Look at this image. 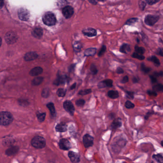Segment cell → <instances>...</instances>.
I'll use <instances>...</instances> for the list:
<instances>
[{
  "label": "cell",
  "mask_w": 163,
  "mask_h": 163,
  "mask_svg": "<svg viewBox=\"0 0 163 163\" xmlns=\"http://www.w3.org/2000/svg\"><path fill=\"white\" fill-rule=\"evenodd\" d=\"M161 145H162V147H163V142L162 141V142H161Z\"/></svg>",
  "instance_id": "obj_58"
},
{
  "label": "cell",
  "mask_w": 163,
  "mask_h": 163,
  "mask_svg": "<svg viewBox=\"0 0 163 163\" xmlns=\"http://www.w3.org/2000/svg\"><path fill=\"white\" fill-rule=\"evenodd\" d=\"M141 70L143 72L145 73V74H147L151 71L152 69L150 67L146 66L145 64L143 63L141 65Z\"/></svg>",
  "instance_id": "obj_27"
},
{
  "label": "cell",
  "mask_w": 163,
  "mask_h": 163,
  "mask_svg": "<svg viewBox=\"0 0 163 163\" xmlns=\"http://www.w3.org/2000/svg\"><path fill=\"white\" fill-rule=\"evenodd\" d=\"M39 121L40 122L44 121L45 118V113H42V114H38L37 115Z\"/></svg>",
  "instance_id": "obj_42"
},
{
  "label": "cell",
  "mask_w": 163,
  "mask_h": 163,
  "mask_svg": "<svg viewBox=\"0 0 163 163\" xmlns=\"http://www.w3.org/2000/svg\"><path fill=\"white\" fill-rule=\"evenodd\" d=\"M151 163H154V162H151Z\"/></svg>",
  "instance_id": "obj_59"
},
{
  "label": "cell",
  "mask_w": 163,
  "mask_h": 163,
  "mask_svg": "<svg viewBox=\"0 0 163 163\" xmlns=\"http://www.w3.org/2000/svg\"><path fill=\"white\" fill-rule=\"evenodd\" d=\"M83 34L89 38H93L97 35V31L95 29L92 27H87L82 30Z\"/></svg>",
  "instance_id": "obj_7"
},
{
  "label": "cell",
  "mask_w": 163,
  "mask_h": 163,
  "mask_svg": "<svg viewBox=\"0 0 163 163\" xmlns=\"http://www.w3.org/2000/svg\"><path fill=\"white\" fill-rule=\"evenodd\" d=\"M135 51L136 53H138L140 55H143V54L146 52V49L143 47H139L138 45H136L135 46Z\"/></svg>",
  "instance_id": "obj_28"
},
{
  "label": "cell",
  "mask_w": 163,
  "mask_h": 163,
  "mask_svg": "<svg viewBox=\"0 0 163 163\" xmlns=\"http://www.w3.org/2000/svg\"><path fill=\"white\" fill-rule=\"evenodd\" d=\"M97 52V49L94 48H90L85 50L84 55L86 56H92L95 55Z\"/></svg>",
  "instance_id": "obj_17"
},
{
  "label": "cell",
  "mask_w": 163,
  "mask_h": 163,
  "mask_svg": "<svg viewBox=\"0 0 163 163\" xmlns=\"http://www.w3.org/2000/svg\"><path fill=\"white\" fill-rule=\"evenodd\" d=\"M137 43H139V40L138 39H137Z\"/></svg>",
  "instance_id": "obj_57"
},
{
  "label": "cell",
  "mask_w": 163,
  "mask_h": 163,
  "mask_svg": "<svg viewBox=\"0 0 163 163\" xmlns=\"http://www.w3.org/2000/svg\"><path fill=\"white\" fill-rule=\"evenodd\" d=\"M2 42V40L1 38H0V46L1 45Z\"/></svg>",
  "instance_id": "obj_56"
},
{
  "label": "cell",
  "mask_w": 163,
  "mask_h": 163,
  "mask_svg": "<svg viewBox=\"0 0 163 163\" xmlns=\"http://www.w3.org/2000/svg\"><path fill=\"white\" fill-rule=\"evenodd\" d=\"M88 2L89 3L93 5H97L98 2L96 1H94V0H89Z\"/></svg>",
  "instance_id": "obj_53"
},
{
  "label": "cell",
  "mask_w": 163,
  "mask_h": 163,
  "mask_svg": "<svg viewBox=\"0 0 163 163\" xmlns=\"http://www.w3.org/2000/svg\"><path fill=\"white\" fill-rule=\"evenodd\" d=\"M153 114L154 111H149V112H148V113H147V115L145 116V117H144V118H145L146 120H147V119L149 118V117H150V116H151V115Z\"/></svg>",
  "instance_id": "obj_51"
},
{
  "label": "cell",
  "mask_w": 163,
  "mask_h": 163,
  "mask_svg": "<svg viewBox=\"0 0 163 163\" xmlns=\"http://www.w3.org/2000/svg\"><path fill=\"white\" fill-rule=\"evenodd\" d=\"M140 81V78L138 77H133V78H132V82L133 83L136 84L139 82Z\"/></svg>",
  "instance_id": "obj_47"
},
{
  "label": "cell",
  "mask_w": 163,
  "mask_h": 163,
  "mask_svg": "<svg viewBox=\"0 0 163 163\" xmlns=\"http://www.w3.org/2000/svg\"><path fill=\"white\" fill-rule=\"evenodd\" d=\"M45 139L40 136L34 137L31 141L32 146L38 149H41L44 147L45 146Z\"/></svg>",
  "instance_id": "obj_3"
},
{
  "label": "cell",
  "mask_w": 163,
  "mask_h": 163,
  "mask_svg": "<svg viewBox=\"0 0 163 163\" xmlns=\"http://www.w3.org/2000/svg\"><path fill=\"white\" fill-rule=\"evenodd\" d=\"M128 82H129V77L127 76H125L121 81V83H126Z\"/></svg>",
  "instance_id": "obj_50"
},
{
  "label": "cell",
  "mask_w": 163,
  "mask_h": 163,
  "mask_svg": "<svg viewBox=\"0 0 163 163\" xmlns=\"http://www.w3.org/2000/svg\"><path fill=\"white\" fill-rule=\"evenodd\" d=\"M43 72L42 68L40 67H36L32 69L30 72V74L32 76H36L41 74Z\"/></svg>",
  "instance_id": "obj_22"
},
{
  "label": "cell",
  "mask_w": 163,
  "mask_h": 163,
  "mask_svg": "<svg viewBox=\"0 0 163 163\" xmlns=\"http://www.w3.org/2000/svg\"><path fill=\"white\" fill-rule=\"evenodd\" d=\"M73 48L76 53H79L82 51V43L79 41H75L73 44Z\"/></svg>",
  "instance_id": "obj_21"
},
{
  "label": "cell",
  "mask_w": 163,
  "mask_h": 163,
  "mask_svg": "<svg viewBox=\"0 0 163 163\" xmlns=\"http://www.w3.org/2000/svg\"><path fill=\"white\" fill-rule=\"evenodd\" d=\"M83 142L86 148H89L93 145L94 138L89 134H86L83 137Z\"/></svg>",
  "instance_id": "obj_10"
},
{
  "label": "cell",
  "mask_w": 163,
  "mask_h": 163,
  "mask_svg": "<svg viewBox=\"0 0 163 163\" xmlns=\"http://www.w3.org/2000/svg\"><path fill=\"white\" fill-rule=\"evenodd\" d=\"M67 90L66 89H59L58 90H57V95H58V96L60 97H64V96L66 95V94Z\"/></svg>",
  "instance_id": "obj_32"
},
{
  "label": "cell",
  "mask_w": 163,
  "mask_h": 163,
  "mask_svg": "<svg viewBox=\"0 0 163 163\" xmlns=\"http://www.w3.org/2000/svg\"><path fill=\"white\" fill-rule=\"evenodd\" d=\"M90 71L91 72V73L93 75H96L98 72V70L97 69L95 64H92L90 66Z\"/></svg>",
  "instance_id": "obj_34"
},
{
  "label": "cell",
  "mask_w": 163,
  "mask_h": 163,
  "mask_svg": "<svg viewBox=\"0 0 163 163\" xmlns=\"http://www.w3.org/2000/svg\"><path fill=\"white\" fill-rule=\"evenodd\" d=\"M116 73L118 74H123L124 73V71L122 68L120 67H117V69H116Z\"/></svg>",
  "instance_id": "obj_48"
},
{
  "label": "cell",
  "mask_w": 163,
  "mask_h": 163,
  "mask_svg": "<svg viewBox=\"0 0 163 163\" xmlns=\"http://www.w3.org/2000/svg\"><path fill=\"white\" fill-rule=\"evenodd\" d=\"M43 81V78L42 77H37L34 78L32 82V83L34 85H39Z\"/></svg>",
  "instance_id": "obj_36"
},
{
  "label": "cell",
  "mask_w": 163,
  "mask_h": 163,
  "mask_svg": "<svg viewBox=\"0 0 163 163\" xmlns=\"http://www.w3.org/2000/svg\"><path fill=\"white\" fill-rule=\"evenodd\" d=\"M6 41L9 44H12L16 42L17 36L14 32H9L5 36Z\"/></svg>",
  "instance_id": "obj_8"
},
{
  "label": "cell",
  "mask_w": 163,
  "mask_h": 163,
  "mask_svg": "<svg viewBox=\"0 0 163 163\" xmlns=\"http://www.w3.org/2000/svg\"><path fill=\"white\" fill-rule=\"evenodd\" d=\"M113 86V81L112 79H106L100 82L98 84V87L99 89L105 88H111Z\"/></svg>",
  "instance_id": "obj_11"
},
{
  "label": "cell",
  "mask_w": 163,
  "mask_h": 163,
  "mask_svg": "<svg viewBox=\"0 0 163 163\" xmlns=\"http://www.w3.org/2000/svg\"><path fill=\"white\" fill-rule=\"evenodd\" d=\"M150 79H151V82L152 84H154V83H157V82H158L157 78L155 77L154 76H151V75H150Z\"/></svg>",
  "instance_id": "obj_46"
},
{
  "label": "cell",
  "mask_w": 163,
  "mask_h": 163,
  "mask_svg": "<svg viewBox=\"0 0 163 163\" xmlns=\"http://www.w3.org/2000/svg\"><path fill=\"white\" fill-rule=\"evenodd\" d=\"M108 97L112 99H116L119 97V92L117 90H111L108 92Z\"/></svg>",
  "instance_id": "obj_23"
},
{
  "label": "cell",
  "mask_w": 163,
  "mask_h": 163,
  "mask_svg": "<svg viewBox=\"0 0 163 163\" xmlns=\"http://www.w3.org/2000/svg\"><path fill=\"white\" fill-rule=\"evenodd\" d=\"M64 109L69 113L71 115H73L75 113V109L74 105L70 100H66L63 103Z\"/></svg>",
  "instance_id": "obj_6"
},
{
  "label": "cell",
  "mask_w": 163,
  "mask_h": 163,
  "mask_svg": "<svg viewBox=\"0 0 163 163\" xmlns=\"http://www.w3.org/2000/svg\"><path fill=\"white\" fill-rule=\"evenodd\" d=\"M154 77H162L163 76V72L160 71L159 72H154Z\"/></svg>",
  "instance_id": "obj_52"
},
{
  "label": "cell",
  "mask_w": 163,
  "mask_h": 163,
  "mask_svg": "<svg viewBox=\"0 0 163 163\" xmlns=\"http://www.w3.org/2000/svg\"><path fill=\"white\" fill-rule=\"evenodd\" d=\"M13 116L11 113L3 111L0 113V125H8L12 122Z\"/></svg>",
  "instance_id": "obj_1"
},
{
  "label": "cell",
  "mask_w": 163,
  "mask_h": 163,
  "mask_svg": "<svg viewBox=\"0 0 163 163\" xmlns=\"http://www.w3.org/2000/svg\"><path fill=\"white\" fill-rule=\"evenodd\" d=\"M106 46L105 45H103V46H101V49L100 50L98 54V56H102L103 55V54H104L105 52L106 51Z\"/></svg>",
  "instance_id": "obj_38"
},
{
  "label": "cell",
  "mask_w": 163,
  "mask_h": 163,
  "mask_svg": "<svg viewBox=\"0 0 163 163\" xmlns=\"http://www.w3.org/2000/svg\"><path fill=\"white\" fill-rule=\"evenodd\" d=\"M121 125H122V122H121V120L120 118L115 119L111 124V129H113V130H115V129L120 128L121 126Z\"/></svg>",
  "instance_id": "obj_18"
},
{
  "label": "cell",
  "mask_w": 163,
  "mask_h": 163,
  "mask_svg": "<svg viewBox=\"0 0 163 163\" xmlns=\"http://www.w3.org/2000/svg\"><path fill=\"white\" fill-rule=\"evenodd\" d=\"M147 2L144 1H139V6L140 9L142 11H143L147 6Z\"/></svg>",
  "instance_id": "obj_40"
},
{
  "label": "cell",
  "mask_w": 163,
  "mask_h": 163,
  "mask_svg": "<svg viewBox=\"0 0 163 163\" xmlns=\"http://www.w3.org/2000/svg\"><path fill=\"white\" fill-rule=\"evenodd\" d=\"M153 158L158 163H163V158L161 154H154L153 156Z\"/></svg>",
  "instance_id": "obj_31"
},
{
  "label": "cell",
  "mask_w": 163,
  "mask_h": 163,
  "mask_svg": "<svg viewBox=\"0 0 163 163\" xmlns=\"http://www.w3.org/2000/svg\"><path fill=\"white\" fill-rule=\"evenodd\" d=\"M47 107L50 111L51 114L52 115L53 117H55L56 114V113L55 108L54 106V104L53 103H49L47 105Z\"/></svg>",
  "instance_id": "obj_25"
},
{
  "label": "cell",
  "mask_w": 163,
  "mask_h": 163,
  "mask_svg": "<svg viewBox=\"0 0 163 163\" xmlns=\"http://www.w3.org/2000/svg\"><path fill=\"white\" fill-rule=\"evenodd\" d=\"M135 105L133 103H132L131 101H129V100H127L126 101V103H125V107L128 109H132V108L135 107Z\"/></svg>",
  "instance_id": "obj_37"
},
{
  "label": "cell",
  "mask_w": 163,
  "mask_h": 163,
  "mask_svg": "<svg viewBox=\"0 0 163 163\" xmlns=\"http://www.w3.org/2000/svg\"><path fill=\"white\" fill-rule=\"evenodd\" d=\"M43 22L48 26H52L56 24V19L55 16L52 13L47 12L43 17Z\"/></svg>",
  "instance_id": "obj_2"
},
{
  "label": "cell",
  "mask_w": 163,
  "mask_h": 163,
  "mask_svg": "<svg viewBox=\"0 0 163 163\" xmlns=\"http://www.w3.org/2000/svg\"><path fill=\"white\" fill-rule=\"evenodd\" d=\"M71 80V78L68 77V76H59L57 77V78L56 79V81L54 82L55 85H58L60 84H64L65 83H68Z\"/></svg>",
  "instance_id": "obj_13"
},
{
  "label": "cell",
  "mask_w": 163,
  "mask_h": 163,
  "mask_svg": "<svg viewBox=\"0 0 163 163\" xmlns=\"http://www.w3.org/2000/svg\"><path fill=\"white\" fill-rule=\"evenodd\" d=\"M38 55L35 52H31L27 53L24 56V59L25 60L31 61L37 59Z\"/></svg>",
  "instance_id": "obj_19"
},
{
  "label": "cell",
  "mask_w": 163,
  "mask_h": 163,
  "mask_svg": "<svg viewBox=\"0 0 163 163\" xmlns=\"http://www.w3.org/2000/svg\"><path fill=\"white\" fill-rule=\"evenodd\" d=\"M92 92V89H83V90H79L78 94L81 96H84V95H88L91 93Z\"/></svg>",
  "instance_id": "obj_30"
},
{
  "label": "cell",
  "mask_w": 163,
  "mask_h": 163,
  "mask_svg": "<svg viewBox=\"0 0 163 163\" xmlns=\"http://www.w3.org/2000/svg\"><path fill=\"white\" fill-rule=\"evenodd\" d=\"M74 13V8L71 6L67 5L62 9V14L66 19H70Z\"/></svg>",
  "instance_id": "obj_5"
},
{
  "label": "cell",
  "mask_w": 163,
  "mask_h": 163,
  "mask_svg": "<svg viewBox=\"0 0 163 163\" xmlns=\"http://www.w3.org/2000/svg\"><path fill=\"white\" fill-rule=\"evenodd\" d=\"M68 157L72 163H78L80 161V158L78 154L73 151L68 152Z\"/></svg>",
  "instance_id": "obj_14"
},
{
  "label": "cell",
  "mask_w": 163,
  "mask_h": 163,
  "mask_svg": "<svg viewBox=\"0 0 163 163\" xmlns=\"http://www.w3.org/2000/svg\"><path fill=\"white\" fill-rule=\"evenodd\" d=\"M59 147L61 149L63 150H68L71 147V143L67 139H62L59 142Z\"/></svg>",
  "instance_id": "obj_12"
},
{
  "label": "cell",
  "mask_w": 163,
  "mask_h": 163,
  "mask_svg": "<svg viewBox=\"0 0 163 163\" xmlns=\"http://www.w3.org/2000/svg\"><path fill=\"white\" fill-rule=\"evenodd\" d=\"M147 60L151 61V62H153L155 65H157L158 66H160V64H161L159 60L155 56H150L149 58H148Z\"/></svg>",
  "instance_id": "obj_24"
},
{
  "label": "cell",
  "mask_w": 163,
  "mask_h": 163,
  "mask_svg": "<svg viewBox=\"0 0 163 163\" xmlns=\"http://www.w3.org/2000/svg\"><path fill=\"white\" fill-rule=\"evenodd\" d=\"M156 53L158 54V55L160 56H163V50L161 48H158L157 50Z\"/></svg>",
  "instance_id": "obj_49"
},
{
  "label": "cell",
  "mask_w": 163,
  "mask_h": 163,
  "mask_svg": "<svg viewBox=\"0 0 163 163\" xmlns=\"http://www.w3.org/2000/svg\"><path fill=\"white\" fill-rule=\"evenodd\" d=\"M56 130L59 132H65L67 130V125L65 122H61L56 126Z\"/></svg>",
  "instance_id": "obj_15"
},
{
  "label": "cell",
  "mask_w": 163,
  "mask_h": 163,
  "mask_svg": "<svg viewBox=\"0 0 163 163\" xmlns=\"http://www.w3.org/2000/svg\"><path fill=\"white\" fill-rule=\"evenodd\" d=\"M18 14L20 19L22 21H27L30 18V13L27 10L24 8L19 9Z\"/></svg>",
  "instance_id": "obj_9"
},
{
  "label": "cell",
  "mask_w": 163,
  "mask_h": 163,
  "mask_svg": "<svg viewBox=\"0 0 163 163\" xmlns=\"http://www.w3.org/2000/svg\"><path fill=\"white\" fill-rule=\"evenodd\" d=\"M138 21V18H131L126 21L125 25H132L136 23Z\"/></svg>",
  "instance_id": "obj_26"
},
{
  "label": "cell",
  "mask_w": 163,
  "mask_h": 163,
  "mask_svg": "<svg viewBox=\"0 0 163 163\" xmlns=\"http://www.w3.org/2000/svg\"><path fill=\"white\" fill-rule=\"evenodd\" d=\"M132 57L135 58V59H137V60H143L145 59V56H144L140 55V54L136 53V52H134L132 54Z\"/></svg>",
  "instance_id": "obj_33"
},
{
  "label": "cell",
  "mask_w": 163,
  "mask_h": 163,
  "mask_svg": "<svg viewBox=\"0 0 163 163\" xmlns=\"http://www.w3.org/2000/svg\"><path fill=\"white\" fill-rule=\"evenodd\" d=\"M126 96L127 98L129 99H133L134 98V94L135 92H129V91H126Z\"/></svg>",
  "instance_id": "obj_41"
},
{
  "label": "cell",
  "mask_w": 163,
  "mask_h": 163,
  "mask_svg": "<svg viewBox=\"0 0 163 163\" xmlns=\"http://www.w3.org/2000/svg\"><path fill=\"white\" fill-rule=\"evenodd\" d=\"M131 49L130 48V45L128 44H122L120 48V51L124 54H127L131 52Z\"/></svg>",
  "instance_id": "obj_16"
},
{
  "label": "cell",
  "mask_w": 163,
  "mask_h": 163,
  "mask_svg": "<svg viewBox=\"0 0 163 163\" xmlns=\"http://www.w3.org/2000/svg\"><path fill=\"white\" fill-rule=\"evenodd\" d=\"M75 67H76V64H71V65H70V67L68 68V72L70 73L73 72L75 71Z\"/></svg>",
  "instance_id": "obj_44"
},
{
  "label": "cell",
  "mask_w": 163,
  "mask_h": 163,
  "mask_svg": "<svg viewBox=\"0 0 163 163\" xmlns=\"http://www.w3.org/2000/svg\"><path fill=\"white\" fill-rule=\"evenodd\" d=\"M32 34L35 38H40L43 35V30L40 28H35L32 32Z\"/></svg>",
  "instance_id": "obj_20"
},
{
  "label": "cell",
  "mask_w": 163,
  "mask_h": 163,
  "mask_svg": "<svg viewBox=\"0 0 163 163\" xmlns=\"http://www.w3.org/2000/svg\"><path fill=\"white\" fill-rule=\"evenodd\" d=\"M147 93L148 95H150V96H154V97H156L158 95V94L156 92H154V90H148L147 91Z\"/></svg>",
  "instance_id": "obj_45"
},
{
  "label": "cell",
  "mask_w": 163,
  "mask_h": 163,
  "mask_svg": "<svg viewBox=\"0 0 163 163\" xmlns=\"http://www.w3.org/2000/svg\"><path fill=\"white\" fill-rule=\"evenodd\" d=\"M76 85H77V84H76V83H75L71 86V87H70V89H71V90L75 89L76 88Z\"/></svg>",
  "instance_id": "obj_54"
},
{
  "label": "cell",
  "mask_w": 163,
  "mask_h": 163,
  "mask_svg": "<svg viewBox=\"0 0 163 163\" xmlns=\"http://www.w3.org/2000/svg\"><path fill=\"white\" fill-rule=\"evenodd\" d=\"M153 90L156 92H162L163 90V85L162 84H158L153 87Z\"/></svg>",
  "instance_id": "obj_29"
},
{
  "label": "cell",
  "mask_w": 163,
  "mask_h": 163,
  "mask_svg": "<svg viewBox=\"0 0 163 163\" xmlns=\"http://www.w3.org/2000/svg\"><path fill=\"white\" fill-rule=\"evenodd\" d=\"M17 151V148L16 147H14L11 148L10 149H8L6 153L7 154H8V155H11L16 154Z\"/></svg>",
  "instance_id": "obj_35"
},
{
  "label": "cell",
  "mask_w": 163,
  "mask_h": 163,
  "mask_svg": "<svg viewBox=\"0 0 163 163\" xmlns=\"http://www.w3.org/2000/svg\"><path fill=\"white\" fill-rule=\"evenodd\" d=\"M160 1H157V0H152V1H149V0H147L146 1V2L150 5H155L158 2H159Z\"/></svg>",
  "instance_id": "obj_43"
},
{
  "label": "cell",
  "mask_w": 163,
  "mask_h": 163,
  "mask_svg": "<svg viewBox=\"0 0 163 163\" xmlns=\"http://www.w3.org/2000/svg\"><path fill=\"white\" fill-rule=\"evenodd\" d=\"M3 5V2L2 1H0V8H2Z\"/></svg>",
  "instance_id": "obj_55"
},
{
  "label": "cell",
  "mask_w": 163,
  "mask_h": 163,
  "mask_svg": "<svg viewBox=\"0 0 163 163\" xmlns=\"http://www.w3.org/2000/svg\"><path fill=\"white\" fill-rule=\"evenodd\" d=\"M85 103V100L83 99H79L76 100V105L78 107H83Z\"/></svg>",
  "instance_id": "obj_39"
},
{
  "label": "cell",
  "mask_w": 163,
  "mask_h": 163,
  "mask_svg": "<svg viewBox=\"0 0 163 163\" xmlns=\"http://www.w3.org/2000/svg\"><path fill=\"white\" fill-rule=\"evenodd\" d=\"M159 19L158 16L148 14L144 18V23L147 25L152 27L157 23Z\"/></svg>",
  "instance_id": "obj_4"
}]
</instances>
